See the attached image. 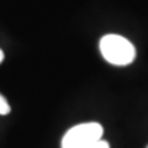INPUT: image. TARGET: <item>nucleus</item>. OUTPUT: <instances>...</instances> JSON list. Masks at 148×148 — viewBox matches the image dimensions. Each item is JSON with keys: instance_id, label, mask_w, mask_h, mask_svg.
<instances>
[{"instance_id": "f257e3e1", "label": "nucleus", "mask_w": 148, "mask_h": 148, "mask_svg": "<svg viewBox=\"0 0 148 148\" xmlns=\"http://www.w3.org/2000/svg\"><path fill=\"white\" fill-rule=\"evenodd\" d=\"M100 52L114 66H127L135 61L136 49L127 38L120 35H106L100 40Z\"/></svg>"}, {"instance_id": "f03ea898", "label": "nucleus", "mask_w": 148, "mask_h": 148, "mask_svg": "<svg viewBox=\"0 0 148 148\" xmlns=\"http://www.w3.org/2000/svg\"><path fill=\"white\" fill-rule=\"evenodd\" d=\"M103 133V126L98 122L77 125L64 135L62 140V148H85L100 141Z\"/></svg>"}, {"instance_id": "7ed1b4c3", "label": "nucleus", "mask_w": 148, "mask_h": 148, "mask_svg": "<svg viewBox=\"0 0 148 148\" xmlns=\"http://www.w3.org/2000/svg\"><path fill=\"white\" fill-rule=\"evenodd\" d=\"M11 111L10 105L6 101V99L0 94V115H8Z\"/></svg>"}, {"instance_id": "20e7f679", "label": "nucleus", "mask_w": 148, "mask_h": 148, "mask_svg": "<svg viewBox=\"0 0 148 148\" xmlns=\"http://www.w3.org/2000/svg\"><path fill=\"white\" fill-rule=\"evenodd\" d=\"M85 148H110V146H109V143L106 142V141L100 140V141L92 143V145L88 146V147H85Z\"/></svg>"}, {"instance_id": "39448f33", "label": "nucleus", "mask_w": 148, "mask_h": 148, "mask_svg": "<svg viewBox=\"0 0 148 148\" xmlns=\"http://www.w3.org/2000/svg\"><path fill=\"white\" fill-rule=\"evenodd\" d=\"M3 61H4V52L0 49V63H1Z\"/></svg>"}, {"instance_id": "423d86ee", "label": "nucleus", "mask_w": 148, "mask_h": 148, "mask_svg": "<svg viewBox=\"0 0 148 148\" xmlns=\"http://www.w3.org/2000/svg\"><path fill=\"white\" fill-rule=\"evenodd\" d=\"M147 148H148V146H147Z\"/></svg>"}]
</instances>
